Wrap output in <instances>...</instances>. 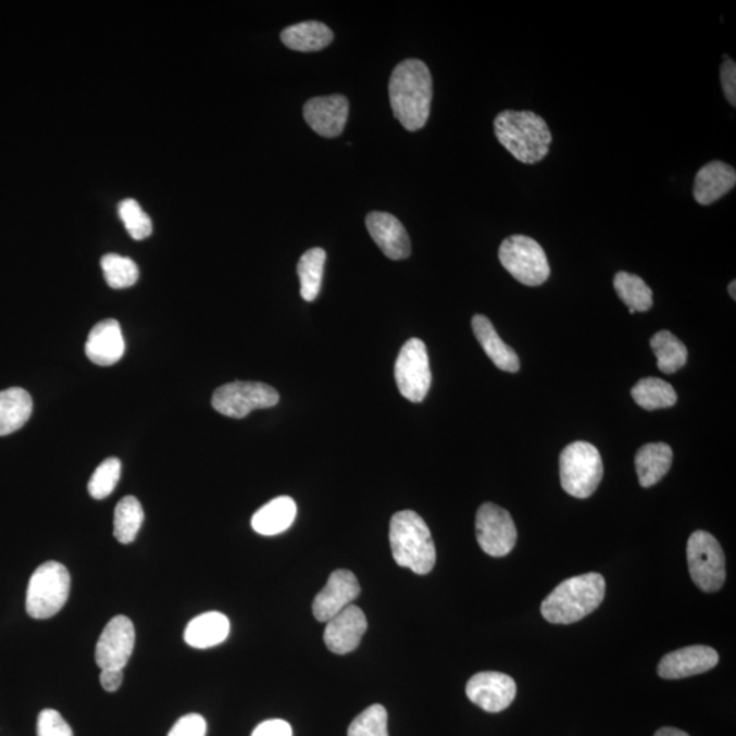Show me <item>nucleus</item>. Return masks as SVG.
Here are the masks:
<instances>
[{
    "label": "nucleus",
    "mask_w": 736,
    "mask_h": 736,
    "mask_svg": "<svg viewBox=\"0 0 736 736\" xmlns=\"http://www.w3.org/2000/svg\"><path fill=\"white\" fill-rule=\"evenodd\" d=\"M389 99L396 120L408 132L421 130L428 121L433 77L427 64L407 59L397 64L389 80Z\"/></svg>",
    "instance_id": "nucleus-1"
},
{
    "label": "nucleus",
    "mask_w": 736,
    "mask_h": 736,
    "mask_svg": "<svg viewBox=\"0 0 736 736\" xmlns=\"http://www.w3.org/2000/svg\"><path fill=\"white\" fill-rule=\"evenodd\" d=\"M494 132L499 144L521 163H540L550 152L552 134L535 112L503 111L494 121Z\"/></svg>",
    "instance_id": "nucleus-2"
},
{
    "label": "nucleus",
    "mask_w": 736,
    "mask_h": 736,
    "mask_svg": "<svg viewBox=\"0 0 736 736\" xmlns=\"http://www.w3.org/2000/svg\"><path fill=\"white\" fill-rule=\"evenodd\" d=\"M606 579L587 573L565 579L541 603V615L556 625H571L592 614L603 603Z\"/></svg>",
    "instance_id": "nucleus-3"
},
{
    "label": "nucleus",
    "mask_w": 736,
    "mask_h": 736,
    "mask_svg": "<svg viewBox=\"0 0 736 736\" xmlns=\"http://www.w3.org/2000/svg\"><path fill=\"white\" fill-rule=\"evenodd\" d=\"M389 540L397 565L419 576L433 571L437 550L432 532L421 515L412 510L396 513L390 521Z\"/></svg>",
    "instance_id": "nucleus-4"
},
{
    "label": "nucleus",
    "mask_w": 736,
    "mask_h": 736,
    "mask_svg": "<svg viewBox=\"0 0 736 736\" xmlns=\"http://www.w3.org/2000/svg\"><path fill=\"white\" fill-rule=\"evenodd\" d=\"M561 485L569 496L585 499L598 490L603 479V460L592 444L577 440L560 457Z\"/></svg>",
    "instance_id": "nucleus-5"
},
{
    "label": "nucleus",
    "mask_w": 736,
    "mask_h": 736,
    "mask_svg": "<svg viewBox=\"0 0 736 736\" xmlns=\"http://www.w3.org/2000/svg\"><path fill=\"white\" fill-rule=\"evenodd\" d=\"M72 587L67 569L59 562H46L32 574L26 590V611L34 620L55 616L66 604Z\"/></svg>",
    "instance_id": "nucleus-6"
},
{
    "label": "nucleus",
    "mask_w": 736,
    "mask_h": 736,
    "mask_svg": "<svg viewBox=\"0 0 736 736\" xmlns=\"http://www.w3.org/2000/svg\"><path fill=\"white\" fill-rule=\"evenodd\" d=\"M499 261L524 286L539 287L550 277V265L542 247L525 235H512L499 247Z\"/></svg>",
    "instance_id": "nucleus-7"
},
{
    "label": "nucleus",
    "mask_w": 736,
    "mask_h": 736,
    "mask_svg": "<svg viewBox=\"0 0 736 736\" xmlns=\"http://www.w3.org/2000/svg\"><path fill=\"white\" fill-rule=\"evenodd\" d=\"M686 554L690 576L698 588L707 594L722 589L725 557L716 537L706 531H696L687 541Z\"/></svg>",
    "instance_id": "nucleus-8"
},
{
    "label": "nucleus",
    "mask_w": 736,
    "mask_h": 736,
    "mask_svg": "<svg viewBox=\"0 0 736 736\" xmlns=\"http://www.w3.org/2000/svg\"><path fill=\"white\" fill-rule=\"evenodd\" d=\"M397 388L407 400L422 402L432 388V369L426 344L411 338L401 348L395 365Z\"/></svg>",
    "instance_id": "nucleus-9"
},
{
    "label": "nucleus",
    "mask_w": 736,
    "mask_h": 736,
    "mask_svg": "<svg viewBox=\"0 0 736 736\" xmlns=\"http://www.w3.org/2000/svg\"><path fill=\"white\" fill-rule=\"evenodd\" d=\"M280 395L272 386L261 383H233L214 391L212 406L224 416L244 419L251 411L278 404Z\"/></svg>",
    "instance_id": "nucleus-10"
},
{
    "label": "nucleus",
    "mask_w": 736,
    "mask_h": 736,
    "mask_svg": "<svg viewBox=\"0 0 736 736\" xmlns=\"http://www.w3.org/2000/svg\"><path fill=\"white\" fill-rule=\"evenodd\" d=\"M476 539L486 554L507 557L517 541L512 515L496 503L482 504L476 514Z\"/></svg>",
    "instance_id": "nucleus-11"
},
{
    "label": "nucleus",
    "mask_w": 736,
    "mask_h": 736,
    "mask_svg": "<svg viewBox=\"0 0 736 736\" xmlns=\"http://www.w3.org/2000/svg\"><path fill=\"white\" fill-rule=\"evenodd\" d=\"M136 631L127 616H115L104 627L96 646V663L101 670H123L132 658Z\"/></svg>",
    "instance_id": "nucleus-12"
},
{
    "label": "nucleus",
    "mask_w": 736,
    "mask_h": 736,
    "mask_svg": "<svg viewBox=\"0 0 736 736\" xmlns=\"http://www.w3.org/2000/svg\"><path fill=\"white\" fill-rule=\"evenodd\" d=\"M466 696L483 711L498 713L514 701L517 686L512 676L496 671L475 674L465 687Z\"/></svg>",
    "instance_id": "nucleus-13"
},
{
    "label": "nucleus",
    "mask_w": 736,
    "mask_h": 736,
    "mask_svg": "<svg viewBox=\"0 0 736 736\" xmlns=\"http://www.w3.org/2000/svg\"><path fill=\"white\" fill-rule=\"evenodd\" d=\"M718 663L716 649L691 646L665 654L658 665V674L663 679H684L708 673L716 668Z\"/></svg>",
    "instance_id": "nucleus-14"
},
{
    "label": "nucleus",
    "mask_w": 736,
    "mask_h": 736,
    "mask_svg": "<svg viewBox=\"0 0 736 736\" xmlns=\"http://www.w3.org/2000/svg\"><path fill=\"white\" fill-rule=\"evenodd\" d=\"M360 595V585L354 574L349 571L333 572L325 588L321 590L313 603L316 621L329 622L338 612L352 604Z\"/></svg>",
    "instance_id": "nucleus-15"
},
{
    "label": "nucleus",
    "mask_w": 736,
    "mask_h": 736,
    "mask_svg": "<svg viewBox=\"0 0 736 736\" xmlns=\"http://www.w3.org/2000/svg\"><path fill=\"white\" fill-rule=\"evenodd\" d=\"M349 103L346 96L333 95L314 98L304 104L308 125L321 137L340 136L348 121Z\"/></svg>",
    "instance_id": "nucleus-16"
},
{
    "label": "nucleus",
    "mask_w": 736,
    "mask_h": 736,
    "mask_svg": "<svg viewBox=\"0 0 736 736\" xmlns=\"http://www.w3.org/2000/svg\"><path fill=\"white\" fill-rule=\"evenodd\" d=\"M367 631V620L358 606H348L326 622L324 639L329 651L347 654L359 647Z\"/></svg>",
    "instance_id": "nucleus-17"
},
{
    "label": "nucleus",
    "mask_w": 736,
    "mask_h": 736,
    "mask_svg": "<svg viewBox=\"0 0 736 736\" xmlns=\"http://www.w3.org/2000/svg\"><path fill=\"white\" fill-rule=\"evenodd\" d=\"M373 240L390 260L400 261L411 255V240L404 225L394 214L372 212L365 217Z\"/></svg>",
    "instance_id": "nucleus-18"
},
{
    "label": "nucleus",
    "mask_w": 736,
    "mask_h": 736,
    "mask_svg": "<svg viewBox=\"0 0 736 736\" xmlns=\"http://www.w3.org/2000/svg\"><path fill=\"white\" fill-rule=\"evenodd\" d=\"M126 344L120 322L105 320L90 330L85 353L91 363L109 367L120 362L125 354Z\"/></svg>",
    "instance_id": "nucleus-19"
},
{
    "label": "nucleus",
    "mask_w": 736,
    "mask_h": 736,
    "mask_svg": "<svg viewBox=\"0 0 736 736\" xmlns=\"http://www.w3.org/2000/svg\"><path fill=\"white\" fill-rule=\"evenodd\" d=\"M735 185L736 172L734 166L714 160L697 172L693 196L700 205L709 207L728 195Z\"/></svg>",
    "instance_id": "nucleus-20"
},
{
    "label": "nucleus",
    "mask_w": 736,
    "mask_h": 736,
    "mask_svg": "<svg viewBox=\"0 0 736 736\" xmlns=\"http://www.w3.org/2000/svg\"><path fill=\"white\" fill-rule=\"evenodd\" d=\"M472 329H474L477 341L481 342L487 357L492 360L499 370L508 373H517L520 370V359L512 347L502 341L496 327L486 315L477 314L472 319Z\"/></svg>",
    "instance_id": "nucleus-21"
},
{
    "label": "nucleus",
    "mask_w": 736,
    "mask_h": 736,
    "mask_svg": "<svg viewBox=\"0 0 736 736\" xmlns=\"http://www.w3.org/2000/svg\"><path fill=\"white\" fill-rule=\"evenodd\" d=\"M673 449L668 444L644 445L637 451L636 460H634L639 485L644 488L658 485L669 474L671 464H673Z\"/></svg>",
    "instance_id": "nucleus-22"
},
{
    "label": "nucleus",
    "mask_w": 736,
    "mask_h": 736,
    "mask_svg": "<svg viewBox=\"0 0 736 736\" xmlns=\"http://www.w3.org/2000/svg\"><path fill=\"white\" fill-rule=\"evenodd\" d=\"M297 512V503L292 498H274L252 515V529L263 536L283 534L294 524Z\"/></svg>",
    "instance_id": "nucleus-23"
},
{
    "label": "nucleus",
    "mask_w": 736,
    "mask_h": 736,
    "mask_svg": "<svg viewBox=\"0 0 736 736\" xmlns=\"http://www.w3.org/2000/svg\"><path fill=\"white\" fill-rule=\"evenodd\" d=\"M229 634L228 618L222 612H207L195 618L185 631V641L197 649L220 646Z\"/></svg>",
    "instance_id": "nucleus-24"
},
{
    "label": "nucleus",
    "mask_w": 736,
    "mask_h": 736,
    "mask_svg": "<svg viewBox=\"0 0 736 736\" xmlns=\"http://www.w3.org/2000/svg\"><path fill=\"white\" fill-rule=\"evenodd\" d=\"M34 411V400L25 389L0 391V437L23 428Z\"/></svg>",
    "instance_id": "nucleus-25"
},
{
    "label": "nucleus",
    "mask_w": 736,
    "mask_h": 736,
    "mask_svg": "<svg viewBox=\"0 0 736 736\" xmlns=\"http://www.w3.org/2000/svg\"><path fill=\"white\" fill-rule=\"evenodd\" d=\"M333 37V32L325 24L308 21L284 29L282 41L294 51L314 52L329 46Z\"/></svg>",
    "instance_id": "nucleus-26"
},
{
    "label": "nucleus",
    "mask_w": 736,
    "mask_h": 736,
    "mask_svg": "<svg viewBox=\"0 0 736 736\" xmlns=\"http://www.w3.org/2000/svg\"><path fill=\"white\" fill-rule=\"evenodd\" d=\"M326 262V251L314 247L300 257L298 276L300 282V297L305 302H314L321 292L322 277Z\"/></svg>",
    "instance_id": "nucleus-27"
},
{
    "label": "nucleus",
    "mask_w": 736,
    "mask_h": 736,
    "mask_svg": "<svg viewBox=\"0 0 736 736\" xmlns=\"http://www.w3.org/2000/svg\"><path fill=\"white\" fill-rule=\"evenodd\" d=\"M618 297L625 303L631 314L646 313L653 304V292L648 284L636 274L618 272L614 277Z\"/></svg>",
    "instance_id": "nucleus-28"
},
{
    "label": "nucleus",
    "mask_w": 736,
    "mask_h": 736,
    "mask_svg": "<svg viewBox=\"0 0 736 736\" xmlns=\"http://www.w3.org/2000/svg\"><path fill=\"white\" fill-rule=\"evenodd\" d=\"M633 400L644 410L654 411L670 408L678 401V395L669 383L659 378H644L638 381L632 389Z\"/></svg>",
    "instance_id": "nucleus-29"
},
{
    "label": "nucleus",
    "mask_w": 736,
    "mask_h": 736,
    "mask_svg": "<svg viewBox=\"0 0 736 736\" xmlns=\"http://www.w3.org/2000/svg\"><path fill=\"white\" fill-rule=\"evenodd\" d=\"M651 347L658 358V367L664 374L678 372L687 362L685 344L669 330L658 332L651 338Z\"/></svg>",
    "instance_id": "nucleus-30"
},
{
    "label": "nucleus",
    "mask_w": 736,
    "mask_h": 736,
    "mask_svg": "<svg viewBox=\"0 0 736 736\" xmlns=\"http://www.w3.org/2000/svg\"><path fill=\"white\" fill-rule=\"evenodd\" d=\"M145 514L136 497H125L117 503L114 514V536L122 545L136 540Z\"/></svg>",
    "instance_id": "nucleus-31"
},
{
    "label": "nucleus",
    "mask_w": 736,
    "mask_h": 736,
    "mask_svg": "<svg viewBox=\"0 0 736 736\" xmlns=\"http://www.w3.org/2000/svg\"><path fill=\"white\" fill-rule=\"evenodd\" d=\"M101 267H103L107 284L111 288H130L138 282V266L130 258L107 254L101 258Z\"/></svg>",
    "instance_id": "nucleus-32"
},
{
    "label": "nucleus",
    "mask_w": 736,
    "mask_h": 736,
    "mask_svg": "<svg viewBox=\"0 0 736 736\" xmlns=\"http://www.w3.org/2000/svg\"><path fill=\"white\" fill-rule=\"evenodd\" d=\"M348 736H389L388 712L379 703L364 709L349 725Z\"/></svg>",
    "instance_id": "nucleus-33"
},
{
    "label": "nucleus",
    "mask_w": 736,
    "mask_h": 736,
    "mask_svg": "<svg viewBox=\"0 0 736 736\" xmlns=\"http://www.w3.org/2000/svg\"><path fill=\"white\" fill-rule=\"evenodd\" d=\"M122 463L120 459L111 457L99 465L88 483V491L91 498L104 499L115 490L121 479Z\"/></svg>",
    "instance_id": "nucleus-34"
},
{
    "label": "nucleus",
    "mask_w": 736,
    "mask_h": 736,
    "mask_svg": "<svg viewBox=\"0 0 736 736\" xmlns=\"http://www.w3.org/2000/svg\"><path fill=\"white\" fill-rule=\"evenodd\" d=\"M117 211H120V217L133 239L144 240L149 238L153 230L152 220L144 212L136 200L128 198V200L122 201Z\"/></svg>",
    "instance_id": "nucleus-35"
},
{
    "label": "nucleus",
    "mask_w": 736,
    "mask_h": 736,
    "mask_svg": "<svg viewBox=\"0 0 736 736\" xmlns=\"http://www.w3.org/2000/svg\"><path fill=\"white\" fill-rule=\"evenodd\" d=\"M37 736H74V734L61 713L53 709H45L37 719Z\"/></svg>",
    "instance_id": "nucleus-36"
},
{
    "label": "nucleus",
    "mask_w": 736,
    "mask_h": 736,
    "mask_svg": "<svg viewBox=\"0 0 736 736\" xmlns=\"http://www.w3.org/2000/svg\"><path fill=\"white\" fill-rule=\"evenodd\" d=\"M169 736H207V722L201 714L190 713L180 718Z\"/></svg>",
    "instance_id": "nucleus-37"
},
{
    "label": "nucleus",
    "mask_w": 736,
    "mask_h": 736,
    "mask_svg": "<svg viewBox=\"0 0 736 736\" xmlns=\"http://www.w3.org/2000/svg\"><path fill=\"white\" fill-rule=\"evenodd\" d=\"M720 80L725 95V99L733 107L736 105V64L733 59H725L720 67Z\"/></svg>",
    "instance_id": "nucleus-38"
},
{
    "label": "nucleus",
    "mask_w": 736,
    "mask_h": 736,
    "mask_svg": "<svg viewBox=\"0 0 736 736\" xmlns=\"http://www.w3.org/2000/svg\"><path fill=\"white\" fill-rule=\"evenodd\" d=\"M291 724L286 720L273 719L266 720L254 729L251 736H292Z\"/></svg>",
    "instance_id": "nucleus-39"
},
{
    "label": "nucleus",
    "mask_w": 736,
    "mask_h": 736,
    "mask_svg": "<svg viewBox=\"0 0 736 736\" xmlns=\"http://www.w3.org/2000/svg\"><path fill=\"white\" fill-rule=\"evenodd\" d=\"M123 682V670H101L100 684L105 691H116Z\"/></svg>",
    "instance_id": "nucleus-40"
},
{
    "label": "nucleus",
    "mask_w": 736,
    "mask_h": 736,
    "mask_svg": "<svg viewBox=\"0 0 736 736\" xmlns=\"http://www.w3.org/2000/svg\"><path fill=\"white\" fill-rule=\"evenodd\" d=\"M653 736H690L685 733V731L674 728V727H663L657 731V734Z\"/></svg>",
    "instance_id": "nucleus-41"
},
{
    "label": "nucleus",
    "mask_w": 736,
    "mask_h": 736,
    "mask_svg": "<svg viewBox=\"0 0 736 736\" xmlns=\"http://www.w3.org/2000/svg\"><path fill=\"white\" fill-rule=\"evenodd\" d=\"M735 286H736V282H735V280H734V282H731V284H729V286H728V294L731 295V298H733V299H736Z\"/></svg>",
    "instance_id": "nucleus-42"
}]
</instances>
